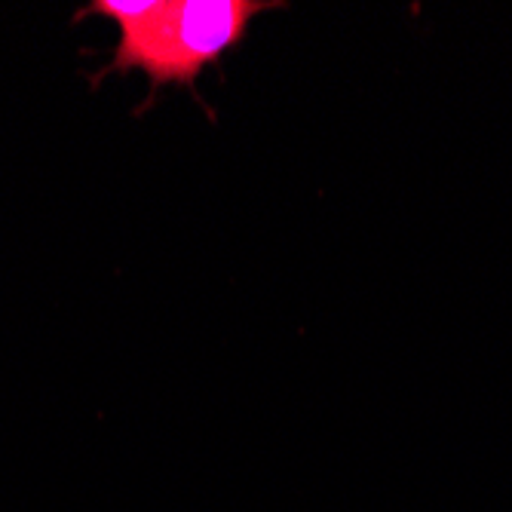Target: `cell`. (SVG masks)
Here are the masks:
<instances>
[{
  "instance_id": "6da1fadb",
  "label": "cell",
  "mask_w": 512,
  "mask_h": 512,
  "mask_svg": "<svg viewBox=\"0 0 512 512\" xmlns=\"http://www.w3.org/2000/svg\"><path fill=\"white\" fill-rule=\"evenodd\" d=\"M267 7L264 0H96L80 19L92 13L120 28L108 71H145L160 89L191 86L243 43L252 19Z\"/></svg>"
}]
</instances>
